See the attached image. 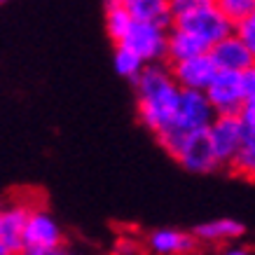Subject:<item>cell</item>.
Returning a JSON list of instances; mask_svg holds the SVG:
<instances>
[{
  "instance_id": "6da1fadb",
  "label": "cell",
  "mask_w": 255,
  "mask_h": 255,
  "mask_svg": "<svg viewBox=\"0 0 255 255\" xmlns=\"http://www.w3.org/2000/svg\"><path fill=\"white\" fill-rule=\"evenodd\" d=\"M136 89V108L138 120L147 131L157 136L173 120V110L178 103V85L164 63H147L143 73L133 80Z\"/></svg>"
},
{
  "instance_id": "7a4b0ae2",
  "label": "cell",
  "mask_w": 255,
  "mask_h": 255,
  "mask_svg": "<svg viewBox=\"0 0 255 255\" xmlns=\"http://www.w3.org/2000/svg\"><path fill=\"white\" fill-rule=\"evenodd\" d=\"M213 108H211L209 99L204 92H190V89H180L178 92V103H176V110H173V120L171 124L159 131L155 136L157 143L173 155L176 147L180 145V140L190 136V133H199V131H206L213 122Z\"/></svg>"
},
{
  "instance_id": "3957f363",
  "label": "cell",
  "mask_w": 255,
  "mask_h": 255,
  "mask_svg": "<svg viewBox=\"0 0 255 255\" xmlns=\"http://www.w3.org/2000/svg\"><path fill=\"white\" fill-rule=\"evenodd\" d=\"M204 94L216 115H237L246 103H255V68L244 73L218 70Z\"/></svg>"
},
{
  "instance_id": "277c9868",
  "label": "cell",
  "mask_w": 255,
  "mask_h": 255,
  "mask_svg": "<svg viewBox=\"0 0 255 255\" xmlns=\"http://www.w3.org/2000/svg\"><path fill=\"white\" fill-rule=\"evenodd\" d=\"M166 33H169V26L133 19L129 31L124 33V38L117 45L129 49L131 54H136L145 66L147 63H164Z\"/></svg>"
},
{
  "instance_id": "5b68a950",
  "label": "cell",
  "mask_w": 255,
  "mask_h": 255,
  "mask_svg": "<svg viewBox=\"0 0 255 255\" xmlns=\"http://www.w3.org/2000/svg\"><path fill=\"white\" fill-rule=\"evenodd\" d=\"M171 26H176L180 31L194 35V38L201 40V42L211 49L216 42H220V40L227 38V35H232L234 23L216 7V2H209V5H204V7L192 12V14L173 21Z\"/></svg>"
},
{
  "instance_id": "8992f818",
  "label": "cell",
  "mask_w": 255,
  "mask_h": 255,
  "mask_svg": "<svg viewBox=\"0 0 255 255\" xmlns=\"http://www.w3.org/2000/svg\"><path fill=\"white\" fill-rule=\"evenodd\" d=\"M63 246V230L54 220V216L40 204L31 209L23 227V253L28 251H45V248Z\"/></svg>"
},
{
  "instance_id": "52a82bcc",
  "label": "cell",
  "mask_w": 255,
  "mask_h": 255,
  "mask_svg": "<svg viewBox=\"0 0 255 255\" xmlns=\"http://www.w3.org/2000/svg\"><path fill=\"white\" fill-rule=\"evenodd\" d=\"M42 199H26V197H14L9 204H2L0 211V241L7 246L12 255L23 253V227L31 209L40 206Z\"/></svg>"
},
{
  "instance_id": "ba28073f",
  "label": "cell",
  "mask_w": 255,
  "mask_h": 255,
  "mask_svg": "<svg viewBox=\"0 0 255 255\" xmlns=\"http://www.w3.org/2000/svg\"><path fill=\"white\" fill-rule=\"evenodd\" d=\"M206 136H209L211 150H213L218 164L227 166L230 159L234 157V152L239 150L241 140H244L241 120L237 115H216L211 127L206 129Z\"/></svg>"
},
{
  "instance_id": "9c48e42d",
  "label": "cell",
  "mask_w": 255,
  "mask_h": 255,
  "mask_svg": "<svg viewBox=\"0 0 255 255\" xmlns=\"http://www.w3.org/2000/svg\"><path fill=\"white\" fill-rule=\"evenodd\" d=\"M171 157L190 173H213L216 169H220V164H218L216 155L211 150L206 131L185 136Z\"/></svg>"
},
{
  "instance_id": "30bf717a",
  "label": "cell",
  "mask_w": 255,
  "mask_h": 255,
  "mask_svg": "<svg viewBox=\"0 0 255 255\" xmlns=\"http://www.w3.org/2000/svg\"><path fill=\"white\" fill-rule=\"evenodd\" d=\"M169 73L173 82L178 85V89H190V92H206L209 85L216 78L218 68L211 61L209 52L185 61H176L169 63Z\"/></svg>"
},
{
  "instance_id": "8fae6325",
  "label": "cell",
  "mask_w": 255,
  "mask_h": 255,
  "mask_svg": "<svg viewBox=\"0 0 255 255\" xmlns=\"http://www.w3.org/2000/svg\"><path fill=\"white\" fill-rule=\"evenodd\" d=\"M209 56L213 66L225 73H244L248 68H255V52L248 49L239 38L227 35L220 42L209 49Z\"/></svg>"
},
{
  "instance_id": "7c38bea8",
  "label": "cell",
  "mask_w": 255,
  "mask_h": 255,
  "mask_svg": "<svg viewBox=\"0 0 255 255\" xmlns=\"http://www.w3.org/2000/svg\"><path fill=\"white\" fill-rule=\"evenodd\" d=\"M199 248V241L192 232L173 227H162L145 237V253L150 255H194Z\"/></svg>"
},
{
  "instance_id": "4fadbf2b",
  "label": "cell",
  "mask_w": 255,
  "mask_h": 255,
  "mask_svg": "<svg viewBox=\"0 0 255 255\" xmlns=\"http://www.w3.org/2000/svg\"><path fill=\"white\" fill-rule=\"evenodd\" d=\"M192 234L199 241V246H227L232 241H239L246 234V227L234 218H218V220L201 223Z\"/></svg>"
},
{
  "instance_id": "5bb4252c",
  "label": "cell",
  "mask_w": 255,
  "mask_h": 255,
  "mask_svg": "<svg viewBox=\"0 0 255 255\" xmlns=\"http://www.w3.org/2000/svg\"><path fill=\"white\" fill-rule=\"evenodd\" d=\"M209 47L204 45L201 40H197L190 33L180 31L176 26H169V33H166V52H164V61L176 63V61H185V59H192V56L206 54Z\"/></svg>"
},
{
  "instance_id": "9a60e30c",
  "label": "cell",
  "mask_w": 255,
  "mask_h": 255,
  "mask_svg": "<svg viewBox=\"0 0 255 255\" xmlns=\"http://www.w3.org/2000/svg\"><path fill=\"white\" fill-rule=\"evenodd\" d=\"M122 7L131 14V19L171 26L166 0H122Z\"/></svg>"
},
{
  "instance_id": "2e32d148",
  "label": "cell",
  "mask_w": 255,
  "mask_h": 255,
  "mask_svg": "<svg viewBox=\"0 0 255 255\" xmlns=\"http://www.w3.org/2000/svg\"><path fill=\"white\" fill-rule=\"evenodd\" d=\"M113 66H115L117 75L124 80H136L143 73V68H145V63L140 61L136 54H131L129 49H124V47L115 45V54H113Z\"/></svg>"
},
{
  "instance_id": "e0dca14e",
  "label": "cell",
  "mask_w": 255,
  "mask_h": 255,
  "mask_svg": "<svg viewBox=\"0 0 255 255\" xmlns=\"http://www.w3.org/2000/svg\"><path fill=\"white\" fill-rule=\"evenodd\" d=\"M131 14L122 7V5H117V7H108L106 9V31H108V38L113 42H120L124 38V33L129 31V26H131Z\"/></svg>"
},
{
  "instance_id": "ac0fdd59",
  "label": "cell",
  "mask_w": 255,
  "mask_h": 255,
  "mask_svg": "<svg viewBox=\"0 0 255 255\" xmlns=\"http://www.w3.org/2000/svg\"><path fill=\"white\" fill-rule=\"evenodd\" d=\"M213 2L232 23L255 14V0H213Z\"/></svg>"
},
{
  "instance_id": "d6986e66",
  "label": "cell",
  "mask_w": 255,
  "mask_h": 255,
  "mask_svg": "<svg viewBox=\"0 0 255 255\" xmlns=\"http://www.w3.org/2000/svg\"><path fill=\"white\" fill-rule=\"evenodd\" d=\"M213 0H166V9H169V19L171 23L183 19V16L192 14L197 9H201L204 5H209Z\"/></svg>"
},
{
  "instance_id": "ffe728a7",
  "label": "cell",
  "mask_w": 255,
  "mask_h": 255,
  "mask_svg": "<svg viewBox=\"0 0 255 255\" xmlns=\"http://www.w3.org/2000/svg\"><path fill=\"white\" fill-rule=\"evenodd\" d=\"M232 35L234 38H239L248 49H253L255 52V14L246 16V19H239V21H234Z\"/></svg>"
},
{
  "instance_id": "44dd1931",
  "label": "cell",
  "mask_w": 255,
  "mask_h": 255,
  "mask_svg": "<svg viewBox=\"0 0 255 255\" xmlns=\"http://www.w3.org/2000/svg\"><path fill=\"white\" fill-rule=\"evenodd\" d=\"M145 253L138 244H133V241H120L115 244V255H140Z\"/></svg>"
},
{
  "instance_id": "7402d4cb",
  "label": "cell",
  "mask_w": 255,
  "mask_h": 255,
  "mask_svg": "<svg viewBox=\"0 0 255 255\" xmlns=\"http://www.w3.org/2000/svg\"><path fill=\"white\" fill-rule=\"evenodd\" d=\"M23 255H75V253L66 246H54V248H45V251H28Z\"/></svg>"
},
{
  "instance_id": "603a6c76",
  "label": "cell",
  "mask_w": 255,
  "mask_h": 255,
  "mask_svg": "<svg viewBox=\"0 0 255 255\" xmlns=\"http://www.w3.org/2000/svg\"><path fill=\"white\" fill-rule=\"evenodd\" d=\"M220 255H251V251L244 246H225Z\"/></svg>"
},
{
  "instance_id": "cb8c5ba5",
  "label": "cell",
  "mask_w": 255,
  "mask_h": 255,
  "mask_svg": "<svg viewBox=\"0 0 255 255\" xmlns=\"http://www.w3.org/2000/svg\"><path fill=\"white\" fill-rule=\"evenodd\" d=\"M117 5H122V0H106V9H108V7H117Z\"/></svg>"
},
{
  "instance_id": "d4e9b609",
  "label": "cell",
  "mask_w": 255,
  "mask_h": 255,
  "mask_svg": "<svg viewBox=\"0 0 255 255\" xmlns=\"http://www.w3.org/2000/svg\"><path fill=\"white\" fill-rule=\"evenodd\" d=\"M0 255H12L7 251V246H5V244H2V241H0Z\"/></svg>"
},
{
  "instance_id": "484cf974",
  "label": "cell",
  "mask_w": 255,
  "mask_h": 255,
  "mask_svg": "<svg viewBox=\"0 0 255 255\" xmlns=\"http://www.w3.org/2000/svg\"><path fill=\"white\" fill-rule=\"evenodd\" d=\"M5 2H7V0H0V5H5Z\"/></svg>"
},
{
  "instance_id": "4316f807",
  "label": "cell",
  "mask_w": 255,
  "mask_h": 255,
  "mask_svg": "<svg viewBox=\"0 0 255 255\" xmlns=\"http://www.w3.org/2000/svg\"><path fill=\"white\" fill-rule=\"evenodd\" d=\"M140 255H150V253H140Z\"/></svg>"
},
{
  "instance_id": "83f0119b",
  "label": "cell",
  "mask_w": 255,
  "mask_h": 255,
  "mask_svg": "<svg viewBox=\"0 0 255 255\" xmlns=\"http://www.w3.org/2000/svg\"><path fill=\"white\" fill-rule=\"evenodd\" d=\"M0 211H2V204H0Z\"/></svg>"
},
{
  "instance_id": "f1b7e54d",
  "label": "cell",
  "mask_w": 255,
  "mask_h": 255,
  "mask_svg": "<svg viewBox=\"0 0 255 255\" xmlns=\"http://www.w3.org/2000/svg\"><path fill=\"white\" fill-rule=\"evenodd\" d=\"M19 255H23V253H19Z\"/></svg>"
}]
</instances>
